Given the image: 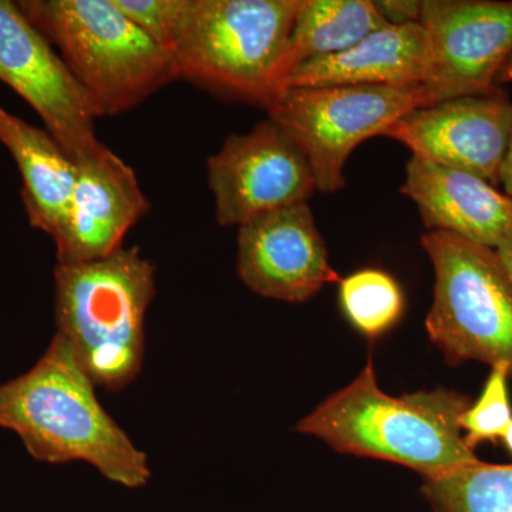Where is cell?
<instances>
[{"mask_svg": "<svg viewBox=\"0 0 512 512\" xmlns=\"http://www.w3.org/2000/svg\"><path fill=\"white\" fill-rule=\"evenodd\" d=\"M94 387L56 332L29 372L0 384V427L18 434L37 461H83L111 483L144 487L151 478L147 454L104 410Z\"/></svg>", "mask_w": 512, "mask_h": 512, "instance_id": "1", "label": "cell"}, {"mask_svg": "<svg viewBox=\"0 0 512 512\" xmlns=\"http://www.w3.org/2000/svg\"><path fill=\"white\" fill-rule=\"evenodd\" d=\"M473 400L437 389L393 397L377 383L369 359L360 375L296 424L339 453L379 458L436 478L477 463L460 419Z\"/></svg>", "mask_w": 512, "mask_h": 512, "instance_id": "2", "label": "cell"}, {"mask_svg": "<svg viewBox=\"0 0 512 512\" xmlns=\"http://www.w3.org/2000/svg\"><path fill=\"white\" fill-rule=\"evenodd\" d=\"M156 266L138 248L84 264H57V333L96 386L119 390L143 367L146 316L156 298Z\"/></svg>", "mask_w": 512, "mask_h": 512, "instance_id": "3", "label": "cell"}, {"mask_svg": "<svg viewBox=\"0 0 512 512\" xmlns=\"http://www.w3.org/2000/svg\"><path fill=\"white\" fill-rule=\"evenodd\" d=\"M301 0H187L170 55L177 79L268 110Z\"/></svg>", "mask_w": 512, "mask_h": 512, "instance_id": "4", "label": "cell"}, {"mask_svg": "<svg viewBox=\"0 0 512 512\" xmlns=\"http://www.w3.org/2000/svg\"><path fill=\"white\" fill-rule=\"evenodd\" d=\"M18 6L59 49L97 117L126 113L177 79L170 53L114 0H22Z\"/></svg>", "mask_w": 512, "mask_h": 512, "instance_id": "5", "label": "cell"}, {"mask_svg": "<svg viewBox=\"0 0 512 512\" xmlns=\"http://www.w3.org/2000/svg\"><path fill=\"white\" fill-rule=\"evenodd\" d=\"M421 247L436 275L431 342L450 365H504L512 379V279L497 251L441 231L421 235Z\"/></svg>", "mask_w": 512, "mask_h": 512, "instance_id": "6", "label": "cell"}, {"mask_svg": "<svg viewBox=\"0 0 512 512\" xmlns=\"http://www.w3.org/2000/svg\"><path fill=\"white\" fill-rule=\"evenodd\" d=\"M424 106L421 86L293 87L266 111L302 148L316 190L333 194L345 187L346 161L360 143Z\"/></svg>", "mask_w": 512, "mask_h": 512, "instance_id": "7", "label": "cell"}, {"mask_svg": "<svg viewBox=\"0 0 512 512\" xmlns=\"http://www.w3.org/2000/svg\"><path fill=\"white\" fill-rule=\"evenodd\" d=\"M208 185L222 227H241L259 215L302 204L316 191L302 148L274 120L247 134H231L208 158Z\"/></svg>", "mask_w": 512, "mask_h": 512, "instance_id": "8", "label": "cell"}, {"mask_svg": "<svg viewBox=\"0 0 512 512\" xmlns=\"http://www.w3.org/2000/svg\"><path fill=\"white\" fill-rule=\"evenodd\" d=\"M0 82L8 84L45 123L74 163L104 148L89 97L49 40L18 3L0 0Z\"/></svg>", "mask_w": 512, "mask_h": 512, "instance_id": "9", "label": "cell"}, {"mask_svg": "<svg viewBox=\"0 0 512 512\" xmlns=\"http://www.w3.org/2000/svg\"><path fill=\"white\" fill-rule=\"evenodd\" d=\"M420 23L431 47L424 107L498 89L512 56V0H423Z\"/></svg>", "mask_w": 512, "mask_h": 512, "instance_id": "10", "label": "cell"}, {"mask_svg": "<svg viewBox=\"0 0 512 512\" xmlns=\"http://www.w3.org/2000/svg\"><path fill=\"white\" fill-rule=\"evenodd\" d=\"M512 131V101L501 87L410 111L384 131L413 157L477 175L500 188Z\"/></svg>", "mask_w": 512, "mask_h": 512, "instance_id": "11", "label": "cell"}, {"mask_svg": "<svg viewBox=\"0 0 512 512\" xmlns=\"http://www.w3.org/2000/svg\"><path fill=\"white\" fill-rule=\"evenodd\" d=\"M238 275L252 292L276 301H309L342 279L329 264L308 202L259 215L238 231Z\"/></svg>", "mask_w": 512, "mask_h": 512, "instance_id": "12", "label": "cell"}, {"mask_svg": "<svg viewBox=\"0 0 512 512\" xmlns=\"http://www.w3.org/2000/svg\"><path fill=\"white\" fill-rule=\"evenodd\" d=\"M76 165L69 211L53 239L57 264L63 265L97 261L119 251L127 232L150 211L133 168L109 148Z\"/></svg>", "mask_w": 512, "mask_h": 512, "instance_id": "13", "label": "cell"}, {"mask_svg": "<svg viewBox=\"0 0 512 512\" xmlns=\"http://www.w3.org/2000/svg\"><path fill=\"white\" fill-rule=\"evenodd\" d=\"M400 192L417 205L424 227L484 247H512V200L477 175L412 157Z\"/></svg>", "mask_w": 512, "mask_h": 512, "instance_id": "14", "label": "cell"}, {"mask_svg": "<svg viewBox=\"0 0 512 512\" xmlns=\"http://www.w3.org/2000/svg\"><path fill=\"white\" fill-rule=\"evenodd\" d=\"M430 70V40L423 25H387L339 55L303 63L291 74L285 90L293 87L423 86Z\"/></svg>", "mask_w": 512, "mask_h": 512, "instance_id": "15", "label": "cell"}, {"mask_svg": "<svg viewBox=\"0 0 512 512\" xmlns=\"http://www.w3.org/2000/svg\"><path fill=\"white\" fill-rule=\"evenodd\" d=\"M0 143L22 175V200L32 227L55 239L69 211L77 165L42 128L0 106Z\"/></svg>", "mask_w": 512, "mask_h": 512, "instance_id": "16", "label": "cell"}, {"mask_svg": "<svg viewBox=\"0 0 512 512\" xmlns=\"http://www.w3.org/2000/svg\"><path fill=\"white\" fill-rule=\"evenodd\" d=\"M389 25L370 0H301L281 63L282 87L303 63L345 52Z\"/></svg>", "mask_w": 512, "mask_h": 512, "instance_id": "17", "label": "cell"}, {"mask_svg": "<svg viewBox=\"0 0 512 512\" xmlns=\"http://www.w3.org/2000/svg\"><path fill=\"white\" fill-rule=\"evenodd\" d=\"M421 494L433 512H512V464L478 460L436 478H424Z\"/></svg>", "mask_w": 512, "mask_h": 512, "instance_id": "18", "label": "cell"}, {"mask_svg": "<svg viewBox=\"0 0 512 512\" xmlns=\"http://www.w3.org/2000/svg\"><path fill=\"white\" fill-rule=\"evenodd\" d=\"M339 284L343 312L366 338H379L402 318L403 292L396 279L387 272L362 269Z\"/></svg>", "mask_w": 512, "mask_h": 512, "instance_id": "19", "label": "cell"}, {"mask_svg": "<svg viewBox=\"0 0 512 512\" xmlns=\"http://www.w3.org/2000/svg\"><path fill=\"white\" fill-rule=\"evenodd\" d=\"M508 367H491L480 397L470 404L460 419L461 430L466 431L464 441L471 450L485 441L500 440L512 421V407L508 394Z\"/></svg>", "mask_w": 512, "mask_h": 512, "instance_id": "20", "label": "cell"}, {"mask_svg": "<svg viewBox=\"0 0 512 512\" xmlns=\"http://www.w3.org/2000/svg\"><path fill=\"white\" fill-rule=\"evenodd\" d=\"M128 18L170 53L187 0H114Z\"/></svg>", "mask_w": 512, "mask_h": 512, "instance_id": "21", "label": "cell"}, {"mask_svg": "<svg viewBox=\"0 0 512 512\" xmlns=\"http://www.w3.org/2000/svg\"><path fill=\"white\" fill-rule=\"evenodd\" d=\"M380 15L389 25H409V23H420L421 9L423 2L416 0H382L375 2Z\"/></svg>", "mask_w": 512, "mask_h": 512, "instance_id": "22", "label": "cell"}, {"mask_svg": "<svg viewBox=\"0 0 512 512\" xmlns=\"http://www.w3.org/2000/svg\"><path fill=\"white\" fill-rule=\"evenodd\" d=\"M500 187H503L504 194L512 200V131L500 168Z\"/></svg>", "mask_w": 512, "mask_h": 512, "instance_id": "23", "label": "cell"}, {"mask_svg": "<svg viewBox=\"0 0 512 512\" xmlns=\"http://www.w3.org/2000/svg\"><path fill=\"white\" fill-rule=\"evenodd\" d=\"M512 83V56L505 66L503 70H501L500 74H498L497 82H495V86L501 87L504 84Z\"/></svg>", "mask_w": 512, "mask_h": 512, "instance_id": "24", "label": "cell"}, {"mask_svg": "<svg viewBox=\"0 0 512 512\" xmlns=\"http://www.w3.org/2000/svg\"><path fill=\"white\" fill-rule=\"evenodd\" d=\"M497 254L500 256L505 269H507L508 275H510L512 279V247L497 249Z\"/></svg>", "mask_w": 512, "mask_h": 512, "instance_id": "25", "label": "cell"}, {"mask_svg": "<svg viewBox=\"0 0 512 512\" xmlns=\"http://www.w3.org/2000/svg\"><path fill=\"white\" fill-rule=\"evenodd\" d=\"M501 440H503L504 446L507 447V450L510 451V454L512 456V421L510 423V426H508V429L505 430V433L503 434V437H501Z\"/></svg>", "mask_w": 512, "mask_h": 512, "instance_id": "26", "label": "cell"}]
</instances>
